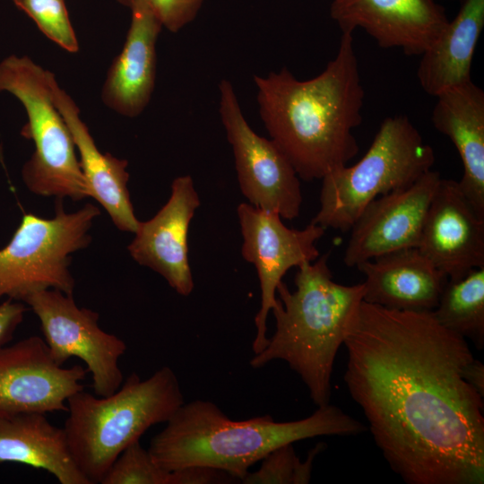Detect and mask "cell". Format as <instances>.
Masks as SVG:
<instances>
[{
	"mask_svg": "<svg viewBox=\"0 0 484 484\" xmlns=\"http://www.w3.org/2000/svg\"><path fill=\"white\" fill-rule=\"evenodd\" d=\"M344 382L376 446L408 484H483V396L466 340L432 311L362 301L343 341Z\"/></svg>",
	"mask_w": 484,
	"mask_h": 484,
	"instance_id": "cell-1",
	"label": "cell"
},
{
	"mask_svg": "<svg viewBox=\"0 0 484 484\" xmlns=\"http://www.w3.org/2000/svg\"><path fill=\"white\" fill-rule=\"evenodd\" d=\"M262 121L299 178L322 179L359 151L364 90L352 32L317 76L299 81L286 68L254 76Z\"/></svg>",
	"mask_w": 484,
	"mask_h": 484,
	"instance_id": "cell-2",
	"label": "cell"
},
{
	"mask_svg": "<svg viewBox=\"0 0 484 484\" xmlns=\"http://www.w3.org/2000/svg\"><path fill=\"white\" fill-rule=\"evenodd\" d=\"M151 441L148 451L167 471L203 465L238 480L274 449L322 436H356L365 426L340 408L317 407L310 416L277 422L270 415L232 420L213 402H184Z\"/></svg>",
	"mask_w": 484,
	"mask_h": 484,
	"instance_id": "cell-3",
	"label": "cell"
},
{
	"mask_svg": "<svg viewBox=\"0 0 484 484\" xmlns=\"http://www.w3.org/2000/svg\"><path fill=\"white\" fill-rule=\"evenodd\" d=\"M328 258L325 254L297 267L294 291L279 284L271 310L275 331L249 362L254 368L276 359L287 362L317 407L330 403L334 360L364 296L363 283L333 281Z\"/></svg>",
	"mask_w": 484,
	"mask_h": 484,
	"instance_id": "cell-4",
	"label": "cell"
},
{
	"mask_svg": "<svg viewBox=\"0 0 484 484\" xmlns=\"http://www.w3.org/2000/svg\"><path fill=\"white\" fill-rule=\"evenodd\" d=\"M185 402L169 367L149 378L132 373L112 394L80 391L67 400L64 430L77 467L91 484L100 483L117 457L151 427L166 423Z\"/></svg>",
	"mask_w": 484,
	"mask_h": 484,
	"instance_id": "cell-5",
	"label": "cell"
},
{
	"mask_svg": "<svg viewBox=\"0 0 484 484\" xmlns=\"http://www.w3.org/2000/svg\"><path fill=\"white\" fill-rule=\"evenodd\" d=\"M435 154L402 115L384 119L367 151L322 180L320 207L311 222L324 229L349 231L376 198L404 188L432 169Z\"/></svg>",
	"mask_w": 484,
	"mask_h": 484,
	"instance_id": "cell-6",
	"label": "cell"
},
{
	"mask_svg": "<svg viewBox=\"0 0 484 484\" xmlns=\"http://www.w3.org/2000/svg\"><path fill=\"white\" fill-rule=\"evenodd\" d=\"M52 72L28 56L0 61V93L7 92L24 108L27 123L21 134L34 151L22 169L26 187L40 196L81 201L90 197L72 134L51 94Z\"/></svg>",
	"mask_w": 484,
	"mask_h": 484,
	"instance_id": "cell-7",
	"label": "cell"
},
{
	"mask_svg": "<svg viewBox=\"0 0 484 484\" xmlns=\"http://www.w3.org/2000/svg\"><path fill=\"white\" fill-rule=\"evenodd\" d=\"M62 201L57 200L51 219L23 214L11 240L0 249V299L23 302L48 289L73 295L72 255L91 244L90 229L100 211L86 203L67 213Z\"/></svg>",
	"mask_w": 484,
	"mask_h": 484,
	"instance_id": "cell-8",
	"label": "cell"
},
{
	"mask_svg": "<svg viewBox=\"0 0 484 484\" xmlns=\"http://www.w3.org/2000/svg\"><path fill=\"white\" fill-rule=\"evenodd\" d=\"M219 113L235 161L238 181L248 203L293 220L303 201L300 178L290 160L272 140L246 122L237 94L227 79L219 83Z\"/></svg>",
	"mask_w": 484,
	"mask_h": 484,
	"instance_id": "cell-9",
	"label": "cell"
},
{
	"mask_svg": "<svg viewBox=\"0 0 484 484\" xmlns=\"http://www.w3.org/2000/svg\"><path fill=\"white\" fill-rule=\"evenodd\" d=\"M23 302L38 316L44 341L58 365L72 357L82 360L98 396H108L121 386L118 361L126 344L99 327L97 312L78 307L73 295L55 289L35 292Z\"/></svg>",
	"mask_w": 484,
	"mask_h": 484,
	"instance_id": "cell-10",
	"label": "cell"
},
{
	"mask_svg": "<svg viewBox=\"0 0 484 484\" xmlns=\"http://www.w3.org/2000/svg\"><path fill=\"white\" fill-rule=\"evenodd\" d=\"M243 243L244 259L252 264L259 278L261 306L255 317L256 333L252 343L255 354L267 343V317L277 301V288L292 267L319 257L317 241L325 229L310 222L301 229L284 225L277 213L248 203L237 208Z\"/></svg>",
	"mask_w": 484,
	"mask_h": 484,
	"instance_id": "cell-11",
	"label": "cell"
},
{
	"mask_svg": "<svg viewBox=\"0 0 484 484\" xmlns=\"http://www.w3.org/2000/svg\"><path fill=\"white\" fill-rule=\"evenodd\" d=\"M87 372L81 365H58L37 335L1 346L0 416L67 411V400L83 390Z\"/></svg>",
	"mask_w": 484,
	"mask_h": 484,
	"instance_id": "cell-12",
	"label": "cell"
},
{
	"mask_svg": "<svg viewBox=\"0 0 484 484\" xmlns=\"http://www.w3.org/2000/svg\"><path fill=\"white\" fill-rule=\"evenodd\" d=\"M430 169L411 185L372 201L351 226L343 262L349 267L397 250L418 247L441 180Z\"/></svg>",
	"mask_w": 484,
	"mask_h": 484,
	"instance_id": "cell-13",
	"label": "cell"
},
{
	"mask_svg": "<svg viewBox=\"0 0 484 484\" xmlns=\"http://www.w3.org/2000/svg\"><path fill=\"white\" fill-rule=\"evenodd\" d=\"M200 198L193 178L176 177L167 203L150 220L140 221L127 246L132 258L161 275L179 295L188 296L194 279L188 260V229Z\"/></svg>",
	"mask_w": 484,
	"mask_h": 484,
	"instance_id": "cell-14",
	"label": "cell"
},
{
	"mask_svg": "<svg viewBox=\"0 0 484 484\" xmlns=\"http://www.w3.org/2000/svg\"><path fill=\"white\" fill-rule=\"evenodd\" d=\"M418 248L451 281L484 267V218L473 209L458 181L441 178Z\"/></svg>",
	"mask_w": 484,
	"mask_h": 484,
	"instance_id": "cell-15",
	"label": "cell"
},
{
	"mask_svg": "<svg viewBox=\"0 0 484 484\" xmlns=\"http://www.w3.org/2000/svg\"><path fill=\"white\" fill-rule=\"evenodd\" d=\"M330 13L342 32L364 29L381 48L420 56L449 22L434 0H333Z\"/></svg>",
	"mask_w": 484,
	"mask_h": 484,
	"instance_id": "cell-16",
	"label": "cell"
},
{
	"mask_svg": "<svg viewBox=\"0 0 484 484\" xmlns=\"http://www.w3.org/2000/svg\"><path fill=\"white\" fill-rule=\"evenodd\" d=\"M130 10L125 40L108 71L101 99L112 111L133 118L144 111L154 91L156 44L162 26L149 4Z\"/></svg>",
	"mask_w": 484,
	"mask_h": 484,
	"instance_id": "cell-17",
	"label": "cell"
},
{
	"mask_svg": "<svg viewBox=\"0 0 484 484\" xmlns=\"http://www.w3.org/2000/svg\"><path fill=\"white\" fill-rule=\"evenodd\" d=\"M356 267L365 276L363 301L395 310L433 311L448 280L418 247L391 252Z\"/></svg>",
	"mask_w": 484,
	"mask_h": 484,
	"instance_id": "cell-18",
	"label": "cell"
},
{
	"mask_svg": "<svg viewBox=\"0 0 484 484\" xmlns=\"http://www.w3.org/2000/svg\"><path fill=\"white\" fill-rule=\"evenodd\" d=\"M50 88L53 101L72 134L90 197L106 210L118 229L134 233L140 220L134 214L127 187V160L99 151L80 117L78 106L59 86L53 73Z\"/></svg>",
	"mask_w": 484,
	"mask_h": 484,
	"instance_id": "cell-19",
	"label": "cell"
},
{
	"mask_svg": "<svg viewBox=\"0 0 484 484\" xmlns=\"http://www.w3.org/2000/svg\"><path fill=\"white\" fill-rule=\"evenodd\" d=\"M436 98L432 123L455 146L463 166L459 187L484 218V91L471 80Z\"/></svg>",
	"mask_w": 484,
	"mask_h": 484,
	"instance_id": "cell-20",
	"label": "cell"
},
{
	"mask_svg": "<svg viewBox=\"0 0 484 484\" xmlns=\"http://www.w3.org/2000/svg\"><path fill=\"white\" fill-rule=\"evenodd\" d=\"M6 462L42 469L61 484H91L73 461L64 428L44 413L0 416V464Z\"/></svg>",
	"mask_w": 484,
	"mask_h": 484,
	"instance_id": "cell-21",
	"label": "cell"
},
{
	"mask_svg": "<svg viewBox=\"0 0 484 484\" xmlns=\"http://www.w3.org/2000/svg\"><path fill=\"white\" fill-rule=\"evenodd\" d=\"M484 27V0H465L459 13L420 56L417 76L422 90L436 97L471 80L475 48Z\"/></svg>",
	"mask_w": 484,
	"mask_h": 484,
	"instance_id": "cell-22",
	"label": "cell"
},
{
	"mask_svg": "<svg viewBox=\"0 0 484 484\" xmlns=\"http://www.w3.org/2000/svg\"><path fill=\"white\" fill-rule=\"evenodd\" d=\"M436 321L478 350L484 347V267L461 279L447 280L432 311Z\"/></svg>",
	"mask_w": 484,
	"mask_h": 484,
	"instance_id": "cell-23",
	"label": "cell"
},
{
	"mask_svg": "<svg viewBox=\"0 0 484 484\" xmlns=\"http://www.w3.org/2000/svg\"><path fill=\"white\" fill-rule=\"evenodd\" d=\"M325 447L324 443H318L301 461L297 455L293 444L283 445L270 454L261 462L259 469L248 472L241 480L244 484H307L312 476L314 462Z\"/></svg>",
	"mask_w": 484,
	"mask_h": 484,
	"instance_id": "cell-24",
	"label": "cell"
},
{
	"mask_svg": "<svg viewBox=\"0 0 484 484\" xmlns=\"http://www.w3.org/2000/svg\"><path fill=\"white\" fill-rule=\"evenodd\" d=\"M38 29L51 41L69 53L79 50V42L65 0H13Z\"/></svg>",
	"mask_w": 484,
	"mask_h": 484,
	"instance_id": "cell-25",
	"label": "cell"
},
{
	"mask_svg": "<svg viewBox=\"0 0 484 484\" xmlns=\"http://www.w3.org/2000/svg\"><path fill=\"white\" fill-rule=\"evenodd\" d=\"M100 483L170 484V471L160 467L138 440L117 457Z\"/></svg>",
	"mask_w": 484,
	"mask_h": 484,
	"instance_id": "cell-26",
	"label": "cell"
},
{
	"mask_svg": "<svg viewBox=\"0 0 484 484\" xmlns=\"http://www.w3.org/2000/svg\"><path fill=\"white\" fill-rule=\"evenodd\" d=\"M162 28L176 33L196 17L204 0H148Z\"/></svg>",
	"mask_w": 484,
	"mask_h": 484,
	"instance_id": "cell-27",
	"label": "cell"
},
{
	"mask_svg": "<svg viewBox=\"0 0 484 484\" xmlns=\"http://www.w3.org/2000/svg\"><path fill=\"white\" fill-rule=\"evenodd\" d=\"M238 480L229 473L209 466L193 465L170 471V484L234 483Z\"/></svg>",
	"mask_w": 484,
	"mask_h": 484,
	"instance_id": "cell-28",
	"label": "cell"
},
{
	"mask_svg": "<svg viewBox=\"0 0 484 484\" xmlns=\"http://www.w3.org/2000/svg\"><path fill=\"white\" fill-rule=\"evenodd\" d=\"M27 308L16 300L7 298L0 303V347L6 345L24 318Z\"/></svg>",
	"mask_w": 484,
	"mask_h": 484,
	"instance_id": "cell-29",
	"label": "cell"
},
{
	"mask_svg": "<svg viewBox=\"0 0 484 484\" xmlns=\"http://www.w3.org/2000/svg\"><path fill=\"white\" fill-rule=\"evenodd\" d=\"M464 377L466 382L484 397V365L475 358L467 366Z\"/></svg>",
	"mask_w": 484,
	"mask_h": 484,
	"instance_id": "cell-30",
	"label": "cell"
},
{
	"mask_svg": "<svg viewBox=\"0 0 484 484\" xmlns=\"http://www.w3.org/2000/svg\"><path fill=\"white\" fill-rule=\"evenodd\" d=\"M119 4L132 9L135 6L149 4L148 0H117Z\"/></svg>",
	"mask_w": 484,
	"mask_h": 484,
	"instance_id": "cell-31",
	"label": "cell"
}]
</instances>
